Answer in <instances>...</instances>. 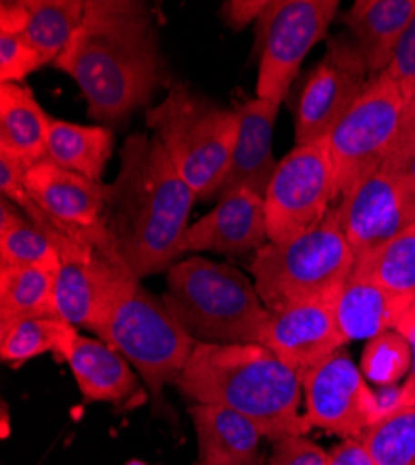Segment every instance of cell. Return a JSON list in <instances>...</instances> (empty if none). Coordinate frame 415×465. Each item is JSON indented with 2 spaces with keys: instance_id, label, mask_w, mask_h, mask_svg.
Listing matches in <instances>:
<instances>
[{
  "instance_id": "obj_1",
  "label": "cell",
  "mask_w": 415,
  "mask_h": 465,
  "mask_svg": "<svg viewBox=\"0 0 415 465\" xmlns=\"http://www.w3.org/2000/svg\"><path fill=\"white\" fill-rule=\"evenodd\" d=\"M153 21L140 0H86L81 25L53 65L77 83L92 120L120 124L166 84Z\"/></svg>"
},
{
  "instance_id": "obj_2",
  "label": "cell",
  "mask_w": 415,
  "mask_h": 465,
  "mask_svg": "<svg viewBox=\"0 0 415 465\" xmlns=\"http://www.w3.org/2000/svg\"><path fill=\"white\" fill-rule=\"evenodd\" d=\"M196 202V192L179 175L157 136L136 133L125 140L104 223L134 278L168 272L177 262Z\"/></svg>"
},
{
  "instance_id": "obj_3",
  "label": "cell",
  "mask_w": 415,
  "mask_h": 465,
  "mask_svg": "<svg viewBox=\"0 0 415 465\" xmlns=\"http://www.w3.org/2000/svg\"><path fill=\"white\" fill-rule=\"evenodd\" d=\"M173 385L196 404L242 413L259 426L262 436L276 441L304 436L311 429L306 415H300L301 376L259 342H196Z\"/></svg>"
},
{
  "instance_id": "obj_4",
  "label": "cell",
  "mask_w": 415,
  "mask_h": 465,
  "mask_svg": "<svg viewBox=\"0 0 415 465\" xmlns=\"http://www.w3.org/2000/svg\"><path fill=\"white\" fill-rule=\"evenodd\" d=\"M163 300L184 331L205 344L259 342L271 313L239 268L198 255L168 270Z\"/></svg>"
},
{
  "instance_id": "obj_5",
  "label": "cell",
  "mask_w": 415,
  "mask_h": 465,
  "mask_svg": "<svg viewBox=\"0 0 415 465\" xmlns=\"http://www.w3.org/2000/svg\"><path fill=\"white\" fill-rule=\"evenodd\" d=\"M145 124L198 200L218 196L239 134L237 110L173 83L161 104L147 110Z\"/></svg>"
},
{
  "instance_id": "obj_6",
  "label": "cell",
  "mask_w": 415,
  "mask_h": 465,
  "mask_svg": "<svg viewBox=\"0 0 415 465\" xmlns=\"http://www.w3.org/2000/svg\"><path fill=\"white\" fill-rule=\"evenodd\" d=\"M354 264L333 205L317 227L287 242L259 248L248 270L262 303L276 312L296 302L331 298L352 274Z\"/></svg>"
},
{
  "instance_id": "obj_7",
  "label": "cell",
  "mask_w": 415,
  "mask_h": 465,
  "mask_svg": "<svg viewBox=\"0 0 415 465\" xmlns=\"http://www.w3.org/2000/svg\"><path fill=\"white\" fill-rule=\"evenodd\" d=\"M97 335L138 371L155 397L166 383H173L196 346L164 300L145 291L140 280L114 302Z\"/></svg>"
},
{
  "instance_id": "obj_8",
  "label": "cell",
  "mask_w": 415,
  "mask_h": 465,
  "mask_svg": "<svg viewBox=\"0 0 415 465\" xmlns=\"http://www.w3.org/2000/svg\"><path fill=\"white\" fill-rule=\"evenodd\" d=\"M408 108L399 86L380 73L372 76L354 106L326 136L337 203L386 163L397 145Z\"/></svg>"
},
{
  "instance_id": "obj_9",
  "label": "cell",
  "mask_w": 415,
  "mask_h": 465,
  "mask_svg": "<svg viewBox=\"0 0 415 465\" xmlns=\"http://www.w3.org/2000/svg\"><path fill=\"white\" fill-rule=\"evenodd\" d=\"M108 193L110 184L90 181L44 159L32 164L25 184L5 198L14 202L32 223L56 227L67 237L118 255L104 223Z\"/></svg>"
},
{
  "instance_id": "obj_10",
  "label": "cell",
  "mask_w": 415,
  "mask_h": 465,
  "mask_svg": "<svg viewBox=\"0 0 415 465\" xmlns=\"http://www.w3.org/2000/svg\"><path fill=\"white\" fill-rule=\"evenodd\" d=\"M37 227L47 232L58 255L54 278L56 317L74 328L97 333L112 305L138 278L116 253L67 237L51 225Z\"/></svg>"
},
{
  "instance_id": "obj_11",
  "label": "cell",
  "mask_w": 415,
  "mask_h": 465,
  "mask_svg": "<svg viewBox=\"0 0 415 465\" xmlns=\"http://www.w3.org/2000/svg\"><path fill=\"white\" fill-rule=\"evenodd\" d=\"M339 10L337 0H274L257 21V97L282 106L301 62L324 40Z\"/></svg>"
},
{
  "instance_id": "obj_12",
  "label": "cell",
  "mask_w": 415,
  "mask_h": 465,
  "mask_svg": "<svg viewBox=\"0 0 415 465\" xmlns=\"http://www.w3.org/2000/svg\"><path fill=\"white\" fill-rule=\"evenodd\" d=\"M333 202L335 181L326 140L296 145L280 161L265 193L269 242H287L317 227Z\"/></svg>"
},
{
  "instance_id": "obj_13",
  "label": "cell",
  "mask_w": 415,
  "mask_h": 465,
  "mask_svg": "<svg viewBox=\"0 0 415 465\" xmlns=\"http://www.w3.org/2000/svg\"><path fill=\"white\" fill-rule=\"evenodd\" d=\"M339 225L360 261L415 223V188L388 161L335 205Z\"/></svg>"
},
{
  "instance_id": "obj_14",
  "label": "cell",
  "mask_w": 415,
  "mask_h": 465,
  "mask_svg": "<svg viewBox=\"0 0 415 465\" xmlns=\"http://www.w3.org/2000/svg\"><path fill=\"white\" fill-rule=\"evenodd\" d=\"M367 67L352 40L331 37L326 56L300 90L294 114L296 145L326 140L365 92Z\"/></svg>"
},
{
  "instance_id": "obj_15",
  "label": "cell",
  "mask_w": 415,
  "mask_h": 465,
  "mask_svg": "<svg viewBox=\"0 0 415 465\" xmlns=\"http://www.w3.org/2000/svg\"><path fill=\"white\" fill-rule=\"evenodd\" d=\"M311 426L358 440L380 420L376 393L347 352L339 351L301 378Z\"/></svg>"
},
{
  "instance_id": "obj_16",
  "label": "cell",
  "mask_w": 415,
  "mask_h": 465,
  "mask_svg": "<svg viewBox=\"0 0 415 465\" xmlns=\"http://www.w3.org/2000/svg\"><path fill=\"white\" fill-rule=\"evenodd\" d=\"M347 342L335 322L331 298L296 302L271 312L259 341L301 378Z\"/></svg>"
},
{
  "instance_id": "obj_17",
  "label": "cell",
  "mask_w": 415,
  "mask_h": 465,
  "mask_svg": "<svg viewBox=\"0 0 415 465\" xmlns=\"http://www.w3.org/2000/svg\"><path fill=\"white\" fill-rule=\"evenodd\" d=\"M269 242L265 200L252 190H237L220 198L218 205L183 237V253L214 252L228 257L257 252Z\"/></svg>"
},
{
  "instance_id": "obj_18",
  "label": "cell",
  "mask_w": 415,
  "mask_h": 465,
  "mask_svg": "<svg viewBox=\"0 0 415 465\" xmlns=\"http://www.w3.org/2000/svg\"><path fill=\"white\" fill-rule=\"evenodd\" d=\"M233 108L239 114V134L218 198L237 190H252L265 200L280 164L272 153V133L280 106L265 99L242 95L233 97Z\"/></svg>"
},
{
  "instance_id": "obj_19",
  "label": "cell",
  "mask_w": 415,
  "mask_h": 465,
  "mask_svg": "<svg viewBox=\"0 0 415 465\" xmlns=\"http://www.w3.org/2000/svg\"><path fill=\"white\" fill-rule=\"evenodd\" d=\"M413 14L415 0H358L341 17L367 73L388 69Z\"/></svg>"
},
{
  "instance_id": "obj_20",
  "label": "cell",
  "mask_w": 415,
  "mask_h": 465,
  "mask_svg": "<svg viewBox=\"0 0 415 465\" xmlns=\"http://www.w3.org/2000/svg\"><path fill=\"white\" fill-rule=\"evenodd\" d=\"M331 307L335 322L345 339L358 341L395 330L411 303L352 270V274L331 296Z\"/></svg>"
},
{
  "instance_id": "obj_21",
  "label": "cell",
  "mask_w": 415,
  "mask_h": 465,
  "mask_svg": "<svg viewBox=\"0 0 415 465\" xmlns=\"http://www.w3.org/2000/svg\"><path fill=\"white\" fill-rule=\"evenodd\" d=\"M64 361L88 402H124L138 391L129 361L108 342L77 335Z\"/></svg>"
},
{
  "instance_id": "obj_22",
  "label": "cell",
  "mask_w": 415,
  "mask_h": 465,
  "mask_svg": "<svg viewBox=\"0 0 415 465\" xmlns=\"http://www.w3.org/2000/svg\"><path fill=\"white\" fill-rule=\"evenodd\" d=\"M205 465H257L262 432L242 413L225 406L194 404L191 410Z\"/></svg>"
},
{
  "instance_id": "obj_23",
  "label": "cell",
  "mask_w": 415,
  "mask_h": 465,
  "mask_svg": "<svg viewBox=\"0 0 415 465\" xmlns=\"http://www.w3.org/2000/svg\"><path fill=\"white\" fill-rule=\"evenodd\" d=\"M51 118L25 84H0V151L30 164L47 157Z\"/></svg>"
},
{
  "instance_id": "obj_24",
  "label": "cell",
  "mask_w": 415,
  "mask_h": 465,
  "mask_svg": "<svg viewBox=\"0 0 415 465\" xmlns=\"http://www.w3.org/2000/svg\"><path fill=\"white\" fill-rule=\"evenodd\" d=\"M114 149V134L103 125H79L53 120L47 136V157L56 166L103 183Z\"/></svg>"
},
{
  "instance_id": "obj_25",
  "label": "cell",
  "mask_w": 415,
  "mask_h": 465,
  "mask_svg": "<svg viewBox=\"0 0 415 465\" xmlns=\"http://www.w3.org/2000/svg\"><path fill=\"white\" fill-rule=\"evenodd\" d=\"M56 270L44 266H0V324L28 317H56Z\"/></svg>"
},
{
  "instance_id": "obj_26",
  "label": "cell",
  "mask_w": 415,
  "mask_h": 465,
  "mask_svg": "<svg viewBox=\"0 0 415 465\" xmlns=\"http://www.w3.org/2000/svg\"><path fill=\"white\" fill-rule=\"evenodd\" d=\"M77 328L58 317H28L0 324V356L6 363H25L42 354L65 358Z\"/></svg>"
},
{
  "instance_id": "obj_27",
  "label": "cell",
  "mask_w": 415,
  "mask_h": 465,
  "mask_svg": "<svg viewBox=\"0 0 415 465\" xmlns=\"http://www.w3.org/2000/svg\"><path fill=\"white\" fill-rule=\"evenodd\" d=\"M28 23L21 34L40 53L45 65L54 64L84 17L86 0H25Z\"/></svg>"
},
{
  "instance_id": "obj_28",
  "label": "cell",
  "mask_w": 415,
  "mask_h": 465,
  "mask_svg": "<svg viewBox=\"0 0 415 465\" xmlns=\"http://www.w3.org/2000/svg\"><path fill=\"white\" fill-rule=\"evenodd\" d=\"M0 266L58 268V255L42 231L8 198L0 200Z\"/></svg>"
},
{
  "instance_id": "obj_29",
  "label": "cell",
  "mask_w": 415,
  "mask_h": 465,
  "mask_svg": "<svg viewBox=\"0 0 415 465\" xmlns=\"http://www.w3.org/2000/svg\"><path fill=\"white\" fill-rule=\"evenodd\" d=\"M354 272L411 303L415 298V223L382 248L356 261Z\"/></svg>"
},
{
  "instance_id": "obj_30",
  "label": "cell",
  "mask_w": 415,
  "mask_h": 465,
  "mask_svg": "<svg viewBox=\"0 0 415 465\" xmlns=\"http://www.w3.org/2000/svg\"><path fill=\"white\" fill-rule=\"evenodd\" d=\"M358 440L376 465H415V406L384 417Z\"/></svg>"
},
{
  "instance_id": "obj_31",
  "label": "cell",
  "mask_w": 415,
  "mask_h": 465,
  "mask_svg": "<svg viewBox=\"0 0 415 465\" xmlns=\"http://www.w3.org/2000/svg\"><path fill=\"white\" fill-rule=\"evenodd\" d=\"M408 369H411V348L400 331L390 330L369 339L361 356L365 380L380 387L397 385Z\"/></svg>"
},
{
  "instance_id": "obj_32",
  "label": "cell",
  "mask_w": 415,
  "mask_h": 465,
  "mask_svg": "<svg viewBox=\"0 0 415 465\" xmlns=\"http://www.w3.org/2000/svg\"><path fill=\"white\" fill-rule=\"evenodd\" d=\"M45 62L23 35L0 34V84H21L30 73Z\"/></svg>"
},
{
  "instance_id": "obj_33",
  "label": "cell",
  "mask_w": 415,
  "mask_h": 465,
  "mask_svg": "<svg viewBox=\"0 0 415 465\" xmlns=\"http://www.w3.org/2000/svg\"><path fill=\"white\" fill-rule=\"evenodd\" d=\"M384 73L399 86L410 106L415 101V14L408 23L393 60Z\"/></svg>"
},
{
  "instance_id": "obj_34",
  "label": "cell",
  "mask_w": 415,
  "mask_h": 465,
  "mask_svg": "<svg viewBox=\"0 0 415 465\" xmlns=\"http://www.w3.org/2000/svg\"><path fill=\"white\" fill-rule=\"evenodd\" d=\"M330 452L306 440L304 436H291L276 441L267 465H328Z\"/></svg>"
},
{
  "instance_id": "obj_35",
  "label": "cell",
  "mask_w": 415,
  "mask_h": 465,
  "mask_svg": "<svg viewBox=\"0 0 415 465\" xmlns=\"http://www.w3.org/2000/svg\"><path fill=\"white\" fill-rule=\"evenodd\" d=\"M415 188V101L410 104L393 153L386 159Z\"/></svg>"
},
{
  "instance_id": "obj_36",
  "label": "cell",
  "mask_w": 415,
  "mask_h": 465,
  "mask_svg": "<svg viewBox=\"0 0 415 465\" xmlns=\"http://www.w3.org/2000/svg\"><path fill=\"white\" fill-rule=\"evenodd\" d=\"M269 0H232L222 5V19L232 30H242L252 21H259Z\"/></svg>"
},
{
  "instance_id": "obj_37",
  "label": "cell",
  "mask_w": 415,
  "mask_h": 465,
  "mask_svg": "<svg viewBox=\"0 0 415 465\" xmlns=\"http://www.w3.org/2000/svg\"><path fill=\"white\" fill-rule=\"evenodd\" d=\"M328 465H376L361 440H345L330 452Z\"/></svg>"
},
{
  "instance_id": "obj_38",
  "label": "cell",
  "mask_w": 415,
  "mask_h": 465,
  "mask_svg": "<svg viewBox=\"0 0 415 465\" xmlns=\"http://www.w3.org/2000/svg\"><path fill=\"white\" fill-rule=\"evenodd\" d=\"M395 330L400 331L408 339L410 348H411V371H410L408 380L402 385V390H404L406 408H413L415 406V313L411 312V309H408V312L402 315V319L399 321Z\"/></svg>"
},
{
  "instance_id": "obj_39",
  "label": "cell",
  "mask_w": 415,
  "mask_h": 465,
  "mask_svg": "<svg viewBox=\"0 0 415 465\" xmlns=\"http://www.w3.org/2000/svg\"><path fill=\"white\" fill-rule=\"evenodd\" d=\"M28 23V10L25 0H3L0 3V34L21 35Z\"/></svg>"
},
{
  "instance_id": "obj_40",
  "label": "cell",
  "mask_w": 415,
  "mask_h": 465,
  "mask_svg": "<svg viewBox=\"0 0 415 465\" xmlns=\"http://www.w3.org/2000/svg\"><path fill=\"white\" fill-rule=\"evenodd\" d=\"M127 465H149V463L140 461V460H131V461H127Z\"/></svg>"
},
{
  "instance_id": "obj_41",
  "label": "cell",
  "mask_w": 415,
  "mask_h": 465,
  "mask_svg": "<svg viewBox=\"0 0 415 465\" xmlns=\"http://www.w3.org/2000/svg\"><path fill=\"white\" fill-rule=\"evenodd\" d=\"M410 309H411V312L415 313V298H413V302H411V307H410Z\"/></svg>"
},
{
  "instance_id": "obj_42",
  "label": "cell",
  "mask_w": 415,
  "mask_h": 465,
  "mask_svg": "<svg viewBox=\"0 0 415 465\" xmlns=\"http://www.w3.org/2000/svg\"><path fill=\"white\" fill-rule=\"evenodd\" d=\"M198 465H205V463H202V461H200V463H198Z\"/></svg>"
}]
</instances>
